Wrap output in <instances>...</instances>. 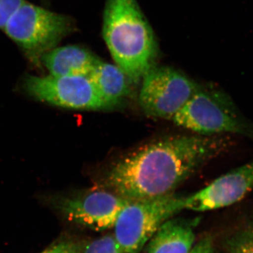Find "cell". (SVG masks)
Returning <instances> with one entry per match:
<instances>
[{
	"instance_id": "1",
	"label": "cell",
	"mask_w": 253,
	"mask_h": 253,
	"mask_svg": "<svg viewBox=\"0 0 253 253\" xmlns=\"http://www.w3.org/2000/svg\"><path fill=\"white\" fill-rule=\"evenodd\" d=\"M231 146V138L225 134L172 136L155 141L115 163L106 174L104 189L129 201L172 194Z\"/></svg>"
},
{
	"instance_id": "2",
	"label": "cell",
	"mask_w": 253,
	"mask_h": 253,
	"mask_svg": "<svg viewBox=\"0 0 253 253\" xmlns=\"http://www.w3.org/2000/svg\"><path fill=\"white\" fill-rule=\"evenodd\" d=\"M103 36L116 66L138 84L157 54L151 27L135 0H107Z\"/></svg>"
},
{
	"instance_id": "3",
	"label": "cell",
	"mask_w": 253,
	"mask_h": 253,
	"mask_svg": "<svg viewBox=\"0 0 253 253\" xmlns=\"http://www.w3.org/2000/svg\"><path fill=\"white\" fill-rule=\"evenodd\" d=\"M172 121L201 135L234 134L253 142V123L241 112L225 91L200 86Z\"/></svg>"
},
{
	"instance_id": "4",
	"label": "cell",
	"mask_w": 253,
	"mask_h": 253,
	"mask_svg": "<svg viewBox=\"0 0 253 253\" xmlns=\"http://www.w3.org/2000/svg\"><path fill=\"white\" fill-rule=\"evenodd\" d=\"M186 197L172 194L131 201L116 221L115 239L124 253H139L165 221L184 209Z\"/></svg>"
},
{
	"instance_id": "5",
	"label": "cell",
	"mask_w": 253,
	"mask_h": 253,
	"mask_svg": "<svg viewBox=\"0 0 253 253\" xmlns=\"http://www.w3.org/2000/svg\"><path fill=\"white\" fill-rule=\"evenodd\" d=\"M71 28L72 23L66 16L25 1L3 30L32 61L38 63Z\"/></svg>"
},
{
	"instance_id": "6",
	"label": "cell",
	"mask_w": 253,
	"mask_h": 253,
	"mask_svg": "<svg viewBox=\"0 0 253 253\" xmlns=\"http://www.w3.org/2000/svg\"><path fill=\"white\" fill-rule=\"evenodd\" d=\"M200 85L169 67H152L142 78L139 102L150 117L172 120Z\"/></svg>"
},
{
	"instance_id": "7",
	"label": "cell",
	"mask_w": 253,
	"mask_h": 253,
	"mask_svg": "<svg viewBox=\"0 0 253 253\" xmlns=\"http://www.w3.org/2000/svg\"><path fill=\"white\" fill-rule=\"evenodd\" d=\"M25 90L36 99L60 107L79 110L109 109L89 76H28Z\"/></svg>"
},
{
	"instance_id": "8",
	"label": "cell",
	"mask_w": 253,
	"mask_h": 253,
	"mask_svg": "<svg viewBox=\"0 0 253 253\" xmlns=\"http://www.w3.org/2000/svg\"><path fill=\"white\" fill-rule=\"evenodd\" d=\"M129 201L109 190L95 189L61 198L57 206L68 221L104 231L114 227L120 212Z\"/></svg>"
},
{
	"instance_id": "9",
	"label": "cell",
	"mask_w": 253,
	"mask_h": 253,
	"mask_svg": "<svg viewBox=\"0 0 253 253\" xmlns=\"http://www.w3.org/2000/svg\"><path fill=\"white\" fill-rule=\"evenodd\" d=\"M253 189V158L186 197L184 209L205 212L227 207L244 199Z\"/></svg>"
},
{
	"instance_id": "10",
	"label": "cell",
	"mask_w": 253,
	"mask_h": 253,
	"mask_svg": "<svg viewBox=\"0 0 253 253\" xmlns=\"http://www.w3.org/2000/svg\"><path fill=\"white\" fill-rule=\"evenodd\" d=\"M199 219L170 218L147 243L145 253H189L194 246Z\"/></svg>"
},
{
	"instance_id": "11",
	"label": "cell",
	"mask_w": 253,
	"mask_h": 253,
	"mask_svg": "<svg viewBox=\"0 0 253 253\" xmlns=\"http://www.w3.org/2000/svg\"><path fill=\"white\" fill-rule=\"evenodd\" d=\"M99 60L84 48L68 45L48 51L43 56L42 62L51 76L70 77L89 76Z\"/></svg>"
},
{
	"instance_id": "12",
	"label": "cell",
	"mask_w": 253,
	"mask_h": 253,
	"mask_svg": "<svg viewBox=\"0 0 253 253\" xmlns=\"http://www.w3.org/2000/svg\"><path fill=\"white\" fill-rule=\"evenodd\" d=\"M89 77L109 109L117 107L130 95V81L116 65L99 60Z\"/></svg>"
},
{
	"instance_id": "13",
	"label": "cell",
	"mask_w": 253,
	"mask_h": 253,
	"mask_svg": "<svg viewBox=\"0 0 253 253\" xmlns=\"http://www.w3.org/2000/svg\"><path fill=\"white\" fill-rule=\"evenodd\" d=\"M226 244L228 253H253V221L234 233Z\"/></svg>"
},
{
	"instance_id": "14",
	"label": "cell",
	"mask_w": 253,
	"mask_h": 253,
	"mask_svg": "<svg viewBox=\"0 0 253 253\" xmlns=\"http://www.w3.org/2000/svg\"><path fill=\"white\" fill-rule=\"evenodd\" d=\"M83 253H124L113 235H106L84 245Z\"/></svg>"
},
{
	"instance_id": "15",
	"label": "cell",
	"mask_w": 253,
	"mask_h": 253,
	"mask_svg": "<svg viewBox=\"0 0 253 253\" xmlns=\"http://www.w3.org/2000/svg\"><path fill=\"white\" fill-rule=\"evenodd\" d=\"M25 1V0H0V29H4L9 18Z\"/></svg>"
},
{
	"instance_id": "16",
	"label": "cell",
	"mask_w": 253,
	"mask_h": 253,
	"mask_svg": "<svg viewBox=\"0 0 253 253\" xmlns=\"http://www.w3.org/2000/svg\"><path fill=\"white\" fill-rule=\"evenodd\" d=\"M84 244L73 241H63L50 246L41 253H83Z\"/></svg>"
},
{
	"instance_id": "17",
	"label": "cell",
	"mask_w": 253,
	"mask_h": 253,
	"mask_svg": "<svg viewBox=\"0 0 253 253\" xmlns=\"http://www.w3.org/2000/svg\"><path fill=\"white\" fill-rule=\"evenodd\" d=\"M189 253H214L212 237L205 236L194 245Z\"/></svg>"
}]
</instances>
